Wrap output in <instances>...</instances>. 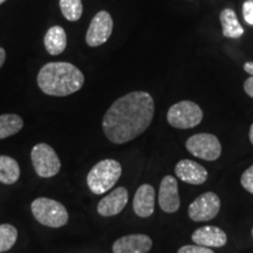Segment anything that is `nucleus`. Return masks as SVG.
Listing matches in <instances>:
<instances>
[{
    "instance_id": "obj_1",
    "label": "nucleus",
    "mask_w": 253,
    "mask_h": 253,
    "mask_svg": "<svg viewBox=\"0 0 253 253\" xmlns=\"http://www.w3.org/2000/svg\"><path fill=\"white\" fill-rule=\"evenodd\" d=\"M155 113L153 96L147 91H131L120 97L102 120L106 137L115 144L134 140L149 128Z\"/></svg>"
},
{
    "instance_id": "obj_2",
    "label": "nucleus",
    "mask_w": 253,
    "mask_h": 253,
    "mask_svg": "<svg viewBox=\"0 0 253 253\" xmlns=\"http://www.w3.org/2000/svg\"><path fill=\"white\" fill-rule=\"evenodd\" d=\"M38 84L50 96H68L80 90L84 77L77 66L69 62H49L40 69Z\"/></svg>"
},
{
    "instance_id": "obj_3",
    "label": "nucleus",
    "mask_w": 253,
    "mask_h": 253,
    "mask_svg": "<svg viewBox=\"0 0 253 253\" xmlns=\"http://www.w3.org/2000/svg\"><path fill=\"white\" fill-rule=\"evenodd\" d=\"M122 175V167L115 160H103L91 168L87 175V185L93 194L102 195L118 183Z\"/></svg>"
},
{
    "instance_id": "obj_4",
    "label": "nucleus",
    "mask_w": 253,
    "mask_h": 253,
    "mask_svg": "<svg viewBox=\"0 0 253 253\" xmlns=\"http://www.w3.org/2000/svg\"><path fill=\"white\" fill-rule=\"evenodd\" d=\"M32 213L42 225L48 227H61L68 221V212L65 205L47 197H40L33 201L31 205Z\"/></svg>"
},
{
    "instance_id": "obj_5",
    "label": "nucleus",
    "mask_w": 253,
    "mask_h": 253,
    "mask_svg": "<svg viewBox=\"0 0 253 253\" xmlns=\"http://www.w3.org/2000/svg\"><path fill=\"white\" fill-rule=\"evenodd\" d=\"M167 120L170 126L178 129H190L198 126L203 120V112L192 101H181L168 110Z\"/></svg>"
},
{
    "instance_id": "obj_6",
    "label": "nucleus",
    "mask_w": 253,
    "mask_h": 253,
    "mask_svg": "<svg viewBox=\"0 0 253 253\" xmlns=\"http://www.w3.org/2000/svg\"><path fill=\"white\" fill-rule=\"evenodd\" d=\"M31 160L37 175L42 178L54 177L61 169V162L55 150L46 143L34 145L31 153Z\"/></svg>"
},
{
    "instance_id": "obj_7",
    "label": "nucleus",
    "mask_w": 253,
    "mask_h": 253,
    "mask_svg": "<svg viewBox=\"0 0 253 253\" xmlns=\"http://www.w3.org/2000/svg\"><path fill=\"white\" fill-rule=\"evenodd\" d=\"M185 147L190 154L205 161H216L221 154L219 140L214 135L207 132L192 135L186 140Z\"/></svg>"
},
{
    "instance_id": "obj_8",
    "label": "nucleus",
    "mask_w": 253,
    "mask_h": 253,
    "mask_svg": "<svg viewBox=\"0 0 253 253\" xmlns=\"http://www.w3.org/2000/svg\"><path fill=\"white\" fill-rule=\"evenodd\" d=\"M220 199L214 192H205L189 205V217L195 221L213 219L219 212Z\"/></svg>"
},
{
    "instance_id": "obj_9",
    "label": "nucleus",
    "mask_w": 253,
    "mask_h": 253,
    "mask_svg": "<svg viewBox=\"0 0 253 253\" xmlns=\"http://www.w3.org/2000/svg\"><path fill=\"white\" fill-rule=\"evenodd\" d=\"M113 18L107 11H100L90 21L86 34L88 46L97 47L103 45L113 33Z\"/></svg>"
},
{
    "instance_id": "obj_10",
    "label": "nucleus",
    "mask_w": 253,
    "mask_h": 253,
    "mask_svg": "<svg viewBox=\"0 0 253 253\" xmlns=\"http://www.w3.org/2000/svg\"><path fill=\"white\" fill-rule=\"evenodd\" d=\"M158 204L164 212L173 213L181 207L178 184L175 177L166 176L162 179L158 192Z\"/></svg>"
},
{
    "instance_id": "obj_11",
    "label": "nucleus",
    "mask_w": 253,
    "mask_h": 253,
    "mask_svg": "<svg viewBox=\"0 0 253 253\" xmlns=\"http://www.w3.org/2000/svg\"><path fill=\"white\" fill-rule=\"evenodd\" d=\"M128 190L123 186L113 190L106 197H103L97 204V212L100 216L112 217L121 213L128 203Z\"/></svg>"
},
{
    "instance_id": "obj_12",
    "label": "nucleus",
    "mask_w": 253,
    "mask_h": 253,
    "mask_svg": "<svg viewBox=\"0 0 253 253\" xmlns=\"http://www.w3.org/2000/svg\"><path fill=\"white\" fill-rule=\"evenodd\" d=\"M153 248V240L147 235L121 237L113 244L114 253H148Z\"/></svg>"
},
{
    "instance_id": "obj_13",
    "label": "nucleus",
    "mask_w": 253,
    "mask_h": 253,
    "mask_svg": "<svg viewBox=\"0 0 253 253\" xmlns=\"http://www.w3.org/2000/svg\"><path fill=\"white\" fill-rule=\"evenodd\" d=\"M175 173L179 179L189 184H203L208 178L207 169L191 160H182L176 164Z\"/></svg>"
},
{
    "instance_id": "obj_14",
    "label": "nucleus",
    "mask_w": 253,
    "mask_h": 253,
    "mask_svg": "<svg viewBox=\"0 0 253 253\" xmlns=\"http://www.w3.org/2000/svg\"><path fill=\"white\" fill-rule=\"evenodd\" d=\"M192 242L205 248H221L226 244L227 237L223 230L217 226H204L192 233Z\"/></svg>"
},
{
    "instance_id": "obj_15",
    "label": "nucleus",
    "mask_w": 253,
    "mask_h": 253,
    "mask_svg": "<svg viewBox=\"0 0 253 253\" xmlns=\"http://www.w3.org/2000/svg\"><path fill=\"white\" fill-rule=\"evenodd\" d=\"M155 189L150 184H142L136 191L132 208L138 217L147 218L155 210Z\"/></svg>"
},
{
    "instance_id": "obj_16",
    "label": "nucleus",
    "mask_w": 253,
    "mask_h": 253,
    "mask_svg": "<svg viewBox=\"0 0 253 253\" xmlns=\"http://www.w3.org/2000/svg\"><path fill=\"white\" fill-rule=\"evenodd\" d=\"M45 48L50 55H59L67 47V36L62 27L53 26L47 31L45 39Z\"/></svg>"
},
{
    "instance_id": "obj_17",
    "label": "nucleus",
    "mask_w": 253,
    "mask_h": 253,
    "mask_svg": "<svg viewBox=\"0 0 253 253\" xmlns=\"http://www.w3.org/2000/svg\"><path fill=\"white\" fill-rule=\"evenodd\" d=\"M220 24L223 36L237 39L244 34V28L238 21L236 12L231 8H225L220 12Z\"/></svg>"
},
{
    "instance_id": "obj_18",
    "label": "nucleus",
    "mask_w": 253,
    "mask_h": 253,
    "mask_svg": "<svg viewBox=\"0 0 253 253\" xmlns=\"http://www.w3.org/2000/svg\"><path fill=\"white\" fill-rule=\"evenodd\" d=\"M20 177V167L14 158L0 155V182L2 184H14Z\"/></svg>"
},
{
    "instance_id": "obj_19",
    "label": "nucleus",
    "mask_w": 253,
    "mask_h": 253,
    "mask_svg": "<svg viewBox=\"0 0 253 253\" xmlns=\"http://www.w3.org/2000/svg\"><path fill=\"white\" fill-rule=\"evenodd\" d=\"M24 120L17 114L0 115V140L18 134L23 129Z\"/></svg>"
},
{
    "instance_id": "obj_20",
    "label": "nucleus",
    "mask_w": 253,
    "mask_h": 253,
    "mask_svg": "<svg viewBox=\"0 0 253 253\" xmlns=\"http://www.w3.org/2000/svg\"><path fill=\"white\" fill-rule=\"evenodd\" d=\"M18 239V230L11 224H0V253L13 248Z\"/></svg>"
},
{
    "instance_id": "obj_21",
    "label": "nucleus",
    "mask_w": 253,
    "mask_h": 253,
    "mask_svg": "<svg viewBox=\"0 0 253 253\" xmlns=\"http://www.w3.org/2000/svg\"><path fill=\"white\" fill-rule=\"evenodd\" d=\"M60 9L68 21H78L84 12L81 0H60Z\"/></svg>"
},
{
    "instance_id": "obj_22",
    "label": "nucleus",
    "mask_w": 253,
    "mask_h": 253,
    "mask_svg": "<svg viewBox=\"0 0 253 253\" xmlns=\"http://www.w3.org/2000/svg\"><path fill=\"white\" fill-rule=\"evenodd\" d=\"M240 183H242L243 188L253 194V166L250 167L249 169L243 173L242 178H240Z\"/></svg>"
},
{
    "instance_id": "obj_23",
    "label": "nucleus",
    "mask_w": 253,
    "mask_h": 253,
    "mask_svg": "<svg viewBox=\"0 0 253 253\" xmlns=\"http://www.w3.org/2000/svg\"><path fill=\"white\" fill-rule=\"evenodd\" d=\"M177 253H214L212 250L202 245H185L178 250Z\"/></svg>"
},
{
    "instance_id": "obj_24",
    "label": "nucleus",
    "mask_w": 253,
    "mask_h": 253,
    "mask_svg": "<svg viewBox=\"0 0 253 253\" xmlns=\"http://www.w3.org/2000/svg\"><path fill=\"white\" fill-rule=\"evenodd\" d=\"M243 14L246 23L253 26V0H246L243 4Z\"/></svg>"
},
{
    "instance_id": "obj_25",
    "label": "nucleus",
    "mask_w": 253,
    "mask_h": 253,
    "mask_svg": "<svg viewBox=\"0 0 253 253\" xmlns=\"http://www.w3.org/2000/svg\"><path fill=\"white\" fill-rule=\"evenodd\" d=\"M244 90L250 97L253 99V77L246 79V81L244 82Z\"/></svg>"
},
{
    "instance_id": "obj_26",
    "label": "nucleus",
    "mask_w": 253,
    "mask_h": 253,
    "mask_svg": "<svg viewBox=\"0 0 253 253\" xmlns=\"http://www.w3.org/2000/svg\"><path fill=\"white\" fill-rule=\"evenodd\" d=\"M244 71L248 72L249 74H252V77H253V62L244 63Z\"/></svg>"
},
{
    "instance_id": "obj_27",
    "label": "nucleus",
    "mask_w": 253,
    "mask_h": 253,
    "mask_svg": "<svg viewBox=\"0 0 253 253\" xmlns=\"http://www.w3.org/2000/svg\"><path fill=\"white\" fill-rule=\"evenodd\" d=\"M5 60H6V52L4 48H1V47H0V68H1L2 65H4Z\"/></svg>"
},
{
    "instance_id": "obj_28",
    "label": "nucleus",
    "mask_w": 253,
    "mask_h": 253,
    "mask_svg": "<svg viewBox=\"0 0 253 253\" xmlns=\"http://www.w3.org/2000/svg\"><path fill=\"white\" fill-rule=\"evenodd\" d=\"M249 136H250V141H251V143L253 144V123H252L251 128H250V134H249Z\"/></svg>"
},
{
    "instance_id": "obj_29",
    "label": "nucleus",
    "mask_w": 253,
    "mask_h": 253,
    "mask_svg": "<svg viewBox=\"0 0 253 253\" xmlns=\"http://www.w3.org/2000/svg\"><path fill=\"white\" fill-rule=\"evenodd\" d=\"M5 1H6V0H0V5H1L2 2H5Z\"/></svg>"
},
{
    "instance_id": "obj_30",
    "label": "nucleus",
    "mask_w": 253,
    "mask_h": 253,
    "mask_svg": "<svg viewBox=\"0 0 253 253\" xmlns=\"http://www.w3.org/2000/svg\"><path fill=\"white\" fill-rule=\"evenodd\" d=\"M252 236H253V229H252Z\"/></svg>"
}]
</instances>
